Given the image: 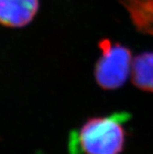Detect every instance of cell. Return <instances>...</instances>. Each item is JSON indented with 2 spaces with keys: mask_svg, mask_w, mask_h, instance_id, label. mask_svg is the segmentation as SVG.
I'll list each match as a JSON object with an SVG mask.
<instances>
[{
  "mask_svg": "<svg viewBox=\"0 0 153 154\" xmlns=\"http://www.w3.org/2000/svg\"><path fill=\"white\" fill-rule=\"evenodd\" d=\"M127 114H115L89 119L79 130L78 139L86 154H120L126 142L123 123Z\"/></svg>",
  "mask_w": 153,
  "mask_h": 154,
  "instance_id": "1",
  "label": "cell"
},
{
  "mask_svg": "<svg viewBox=\"0 0 153 154\" xmlns=\"http://www.w3.org/2000/svg\"><path fill=\"white\" fill-rule=\"evenodd\" d=\"M102 54L94 69L99 86L104 90H115L127 81L132 69L131 51L120 44L103 40L100 44Z\"/></svg>",
  "mask_w": 153,
  "mask_h": 154,
  "instance_id": "2",
  "label": "cell"
},
{
  "mask_svg": "<svg viewBox=\"0 0 153 154\" xmlns=\"http://www.w3.org/2000/svg\"><path fill=\"white\" fill-rule=\"evenodd\" d=\"M39 7V0H0V24L22 28L32 21Z\"/></svg>",
  "mask_w": 153,
  "mask_h": 154,
  "instance_id": "3",
  "label": "cell"
},
{
  "mask_svg": "<svg viewBox=\"0 0 153 154\" xmlns=\"http://www.w3.org/2000/svg\"><path fill=\"white\" fill-rule=\"evenodd\" d=\"M131 76L136 87L153 93V52L136 55L132 63Z\"/></svg>",
  "mask_w": 153,
  "mask_h": 154,
  "instance_id": "4",
  "label": "cell"
},
{
  "mask_svg": "<svg viewBox=\"0 0 153 154\" xmlns=\"http://www.w3.org/2000/svg\"><path fill=\"white\" fill-rule=\"evenodd\" d=\"M124 4L136 27L153 32V0H126Z\"/></svg>",
  "mask_w": 153,
  "mask_h": 154,
  "instance_id": "5",
  "label": "cell"
}]
</instances>
